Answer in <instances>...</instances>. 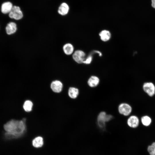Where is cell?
I'll return each mask as SVG.
<instances>
[{
	"mask_svg": "<svg viewBox=\"0 0 155 155\" xmlns=\"http://www.w3.org/2000/svg\"><path fill=\"white\" fill-rule=\"evenodd\" d=\"M33 106V102L30 100H25L23 105V108L24 111L27 112H30Z\"/></svg>",
	"mask_w": 155,
	"mask_h": 155,
	"instance_id": "cell-17",
	"label": "cell"
},
{
	"mask_svg": "<svg viewBox=\"0 0 155 155\" xmlns=\"http://www.w3.org/2000/svg\"><path fill=\"white\" fill-rule=\"evenodd\" d=\"M94 52L98 54L100 56H102V54L99 51H95Z\"/></svg>",
	"mask_w": 155,
	"mask_h": 155,
	"instance_id": "cell-22",
	"label": "cell"
},
{
	"mask_svg": "<svg viewBox=\"0 0 155 155\" xmlns=\"http://www.w3.org/2000/svg\"><path fill=\"white\" fill-rule=\"evenodd\" d=\"M63 49L64 53L68 55L73 54L74 52V46L70 43L65 44L63 46Z\"/></svg>",
	"mask_w": 155,
	"mask_h": 155,
	"instance_id": "cell-16",
	"label": "cell"
},
{
	"mask_svg": "<svg viewBox=\"0 0 155 155\" xmlns=\"http://www.w3.org/2000/svg\"><path fill=\"white\" fill-rule=\"evenodd\" d=\"M148 150L150 155H155V142L148 147Z\"/></svg>",
	"mask_w": 155,
	"mask_h": 155,
	"instance_id": "cell-19",
	"label": "cell"
},
{
	"mask_svg": "<svg viewBox=\"0 0 155 155\" xmlns=\"http://www.w3.org/2000/svg\"><path fill=\"white\" fill-rule=\"evenodd\" d=\"M26 119H12L4 125L6 132L5 135L9 139L18 138L23 136L27 132Z\"/></svg>",
	"mask_w": 155,
	"mask_h": 155,
	"instance_id": "cell-1",
	"label": "cell"
},
{
	"mask_svg": "<svg viewBox=\"0 0 155 155\" xmlns=\"http://www.w3.org/2000/svg\"><path fill=\"white\" fill-rule=\"evenodd\" d=\"M118 110L119 113L121 115L127 116L129 115L131 113L132 108L128 103L122 102L119 105Z\"/></svg>",
	"mask_w": 155,
	"mask_h": 155,
	"instance_id": "cell-3",
	"label": "cell"
},
{
	"mask_svg": "<svg viewBox=\"0 0 155 155\" xmlns=\"http://www.w3.org/2000/svg\"><path fill=\"white\" fill-rule=\"evenodd\" d=\"M69 7L67 4L63 3L59 6L58 10V13L62 16L67 14L69 11Z\"/></svg>",
	"mask_w": 155,
	"mask_h": 155,
	"instance_id": "cell-15",
	"label": "cell"
},
{
	"mask_svg": "<svg viewBox=\"0 0 155 155\" xmlns=\"http://www.w3.org/2000/svg\"><path fill=\"white\" fill-rule=\"evenodd\" d=\"M68 95L70 98L73 100L76 99L80 94V90L77 87L75 86L70 87L68 90Z\"/></svg>",
	"mask_w": 155,
	"mask_h": 155,
	"instance_id": "cell-8",
	"label": "cell"
},
{
	"mask_svg": "<svg viewBox=\"0 0 155 155\" xmlns=\"http://www.w3.org/2000/svg\"><path fill=\"white\" fill-rule=\"evenodd\" d=\"M152 7L154 8H155V0H152Z\"/></svg>",
	"mask_w": 155,
	"mask_h": 155,
	"instance_id": "cell-21",
	"label": "cell"
},
{
	"mask_svg": "<svg viewBox=\"0 0 155 155\" xmlns=\"http://www.w3.org/2000/svg\"><path fill=\"white\" fill-rule=\"evenodd\" d=\"M13 6L11 2H6L3 3L1 6V12L4 14L9 13L11 11Z\"/></svg>",
	"mask_w": 155,
	"mask_h": 155,
	"instance_id": "cell-13",
	"label": "cell"
},
{
	"mask_svg": "<svg viewBox=\"0 0 155 155\" xmlns=\"http://www.w3.org/2000/svg\"><path fill=\"white\" fill-rule=\"evenodd\" d=\"M99 36L101 40L103 42H106L109 41L111 36L110 32L106 30L101 31L99 33Z\"/></svg>",
	"mask_w": 155,
	"mask_h": 155,
	"instance_id": "cell-12",
	"label": "cell"
},
{
	"mask_svg": "<svg viewBox=\"0 0 155 155\" xmlns=\"http://www.w3.org/2000/svg\"><path fill=\"white\" fill-rule=\"evenodd\" d=\"M100 82L99 78L95 75L90 76L88 79L87 83L90 87L94 88L97 86Z\"/></svg>",
	"mask_w": 155,
	"mask_h": 155,
	"instance_id": "cell-9",
	"label": "cell"
},
{
	"mask_svg": "<svg viewBox=\"0 0 155 155\" xmlns=\"http://www.w3.org/2000/svg\"><path fill=\"white\" fill-rule=\"evenodd\" d=\"M143 89L149 96L152 97L155 94V86L152 82H146L143 84Z\"/></svg>",
	"mask_w": 155,
	"mask_h": 155,
	"instance_id": "cell-6",
	"label": "cell"
},
{
	"mask_svg": "<svg viewBox=\"0 0 155 155\" xmlns=\"http://www.w3.org/2000/svg\"><path fill=\"white\" fill-rule=\"evenodd\" d=\"M17 29L16 24L13 22L9 23L7 25L5 30L7 34L8 35H11L15 33Z\"/></svg>",
	"mask_w": 155,
	"mask_h": 155,
	"instance_id": "cell-11",
	"label": "cell"
},
{
	"mask_svg": "<svg viewBox=\"0 0 155 155\" xmlns=\"http://www.w3.org/2000/svg\"><path fill=\"white\" fill-rule=\"evenodd\" d=\"M141 121L143 125L148 126L152 122V119L149 116L145 115L141 118Z\"/></svg>",
	"mask_w": 155,
	"mask_h": 155,
	"instance_id": "cell-18",
	"label": "cell"
},
{
	"mask_svg": "<svg viewBox=\"0 0 155 155\" xmlns=\"http://www.w3.org/2000/svg\"><path fill=\"white\" fill-rule=\"evenodd\" d=\"M92 59V56L91 55H90L86 58L83 63L87 65L91 63Z\"/></svg>",
	"mask_w": 155,
	"mask_h": 155,
	"instance_id": "cell-20",
	"label": "cell"
},
{
	"mask_svg": "<svg viewBox=\"0 0 155 155\" xmlns=\"http://www.w3.org/2000/svg\"><path fill=\"white\" fill-rule=\"evenodd\" d=\"M9 17L11 18L16 20L21 19L23 14L20 7L18 6H13L11 11L9 13Z\"/></svg>",
	"mask_w": 155,
	"mask_h": 155,
	"instance_id": "cell-4",
	"label": "cell"
},
{
	"mask_svg": "<svg viewBox=\"0 0 155 155\" xmlns=\"http://www.w3.org/2000/svg\"><path fill=\"white\" fill-rule=\"evenodd\" d=\"M50 88L53 92L59 93L62 91L63 89V84L61 81L56 80L51 82L50 85Z\"/></svg>",
	"mask_w": 155,
	"mask_h": 155,
	"instance_id": "cell-7",
	"label": "cell"
},
{
	"mask_svg": "<svg viewBox=\"0 0 155 155\" xmlns=\"http://www.w3.org/2000/svg\"><path fill=\"white\" fill-rule=\"evenodd\" d=\"M127 123L130 127L135 128L137 127L139 123V119L137 117L132 115L130 116L127 119Z\"/></svg>",
	"mask_w": 155,
	"mask_h": 155,
	"instance_id": "cell-10",
	"label": "cell"
},
{
	"mask_svg": "<svg viewBox=\"0 0 155 155\" xmlns=\"http://www.w3.org/2000/svg\"><path fill=\"white\" fill-rule=\"evenodd\" d=\"M86 56V53L83 51L78 50L74 51L72 54V58L76 63L82 64L85 60Z\"/></svg>",
	"mask_w": 155,
	"mask_h": 155,
	"instance_id": "cell-5",
	"label": "cell"
},
{
	"mask_svg": "<svg viewBox=\"0 0 155 155\" xmlns=\"http://www.w3.org/2000/svg\"><path fill=\"white\" fill-rule=\"evenodd\" d=\"M113 118L111 115L107 114L105 111H101L98 115L97 118L98 125L101 128H104L105 123Z\"/></svg>",
	"mask_w": 155,
	"mask_h": 155,
	"instance_id": "cell-2",
	"label": "cell"
},
{
	"mask_svg": "<svg viewBox=\"0 0 155 155\" xmlns=\"http://www.w3.org/2000/svg\"><path fill=\"white\" fill-rule=\"evenodd\" d=\"M33 146L36 148L42 147L44 144V140L42 137L38 136L35 137L32 140Z\"/></svg>",
	"mask_w": 155,
	"mask_h": 155,
	"instance_id": "cell-14",
	"label": "cell"
}]
</instances>
